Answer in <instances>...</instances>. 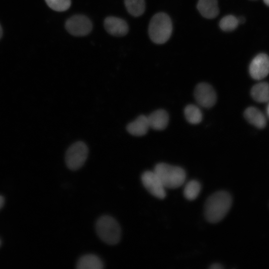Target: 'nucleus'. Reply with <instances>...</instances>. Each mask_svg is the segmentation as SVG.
Masks as SVG:
<instances>
[{"instance_id":"obj_1","label":"nucleus","mask_w":269,"mask_h":269,"mask_svg":"<svg viewBox=\"0 0 269 269\" xmlns=\"http://www.w3.org/2000/svg\"><path fill=\"white\" fill-rule=\"evenodd\" d=\"M231 195L225 191H217L207 199L204 206V215L210 223H216L227 214L232 205Z\"/></svg>"},{"instance_id":"obj_2","label":"nucleus","mask_w":269,"mask_h":269,"mask_svg":"<svg viewBox=\"0 0 269 269\" xmlns=\"http://www.w3.org/2000/svg\"><path fill=\"white\" fill-rule=\"evenodd\" d=\"M173 31L171 18L165 13H159L152 18L149 27L151 40L157 44H163L170 38Z\"/></svg>"},{"instance_id":"obj_3","label":"nucleus","mask_w":269,"mask_h":269,"mask_svg":"<svg viewBox=\"0 0 269 269\" xmlns=\"http://www.w3.org/2000/svg\"><path fill=\"white\" fill-rule=\"evenodd\" d=\"M154 172L158 176L166 188L176 189L183 184L186 180V173L179 167L165 163L157 164Z\"/></svg>"},{"instance_id":"obj_4","label":"nucleus","mask_w":269,"mask_h":269,"mask_svg":"<svg viewBox=\"0 0 269 269\" xmlns=\"http://www.w3.org/2000/svg\"><path fill=\"white\" fill-rule=\"evenodd\" d=\"M96 229L99 238L106 243L115 245L120 241L121 228L113 218L109 216L100 217L96 222Z\"/></svg>"},{"instance_id":"obj_5","label":"nucleus","mask_w":269,"mask_h":269,"mask_svg":"<svg viewBox=\"0 0 269 269\" xmlns=\"http://www.w3.org/2000/svg\"><path fill=\"white\" fill-rule=\"evenodd\" d=\"M89 149L87 145L81 141L73 144L66 155L67 167L72 171H77L85 164L88 156Z\"/></svg>"},{"instance_id":"obj_6","label":"nucleus","mask_w":269,"mask_h":269,"mask_svg":"<svg viewBox=\"0 0 269 269\" xmlns=\"http://www.w3.org/2000/svg\"><path fill=\"white\" fill-rule=\"evenodd\" d=\"M66 28L71 35L82 37L87 36L91 32L92 24L87 17L78 15L68 20L66 23Z\"/></svg>"},{"instance_id":"obj_7","label":"nucleus","mask_w":269,"mask_h":269,"mask_svg":"<svg viewBox=\"0 0 269 269\" xmlns=\"http://www.w3.org/2000/svg\"><path fill=\"white\" fill-rule=\"evenodd\" d=\"M141 179L145 187L153 196L161 199L166 197V188L154 171L144 172Z\"/></svg>"},{"instance_id":"obj_8","label":"nucleus","mask_w":269,"mask_h":269,"mask_svg":"<svg viewBox=\"0 0 269 269\" xmlns=\"http://www.w3.org/2000/svg\"><path fill=\"white\" fill-rule=\"evenodd\" d=\"M194 95L198 105L205 108L213 107L217 101L214 90L206 83L198 84L195 88Z\"/></svg>"},{"instance_id":"obj_9","label":"nucleus","mask_w":269,"mask_h":269,"mask_svg":"<svg viewBox=\"0 0 269 269\" xmlns=\"http://www.w3.org/2000/svg\"><path fill=\"white\" fill-rule=\"evenodd\" d=\"M249 72L252 78L261 80L269 74V57L265 54L257 55L252 61Z\"/></svg>"},{"instance_id":"obj_10","label":"nucleus","mask_w":269,"mask_h":269,"mask_svg":"<svg viewBox=\"0 0 269 269\" xmlns=\"http://www.w3.org/2000/svg\"><path fill=\"white\" fill-rule=\"evenodd\" d=\"M104 27L110 35L116 37H123L127 34L129 27L124 20L114 17H108L104 21Z\"/></svg>"},{"instance_id":"obj_11","label":"nucleus","mask_w":269,"mask_h":269,"mask_svg":"<svg viewBox=\"0 0 269 269\" xmlns=\"http://www.w3.org/2000/svg\"><path fill=\"white\" fill-rule=\"evenodd\" d=\"M147 117L150 127L154 130H163L168 125L169 116L168 113L164 110H156Z\"/></svg>"},{"instance_id":"obj_12","label":"nucleus","mask_w":269,"mask_h":269,"mask_svg":"<svg viewBox=\"0 0 269 269\" xmlns=\"http://www.w3.org/2000/svg\"><path fill=\"white\" fill-rule=\"evenodd\" d=\"M197 8L203 17L208 19L215 18L219 13L217 0H198Z\"/></svg>"},{"instance_id":"obj_13","label":"nucleus","mask_w":269,"mask_h":269,"mask_svg":"<svg viewBox=\"0 0 269 269\" xmlns=\"http://www.w3.org/2000/svg\"><path fill=\"white\" fill-rule=\"evenodd\" d=\"M150 128L148 117L145 115L139 116L136 120L129 123L127 131L132 135L141 137L145 135Z\"/></svg>"},{"instance_id":"obj_14","label":"nucleus","mask_w":269,"mask_h":269,"mask_svg":"<svg viewBox=\"0 0 269 269\" xmlns=\"http://www.w3.org/2000/svg\"><path fill=\"white\" fill-rule=\"evenodd\" d=\"M103 263L97 256L93 254L86 255L81 257L77 263L79 269H102Z\"/></svg>"},{"instance_id":"obj_15","label":"nucleus","mask_w":269,"mask_h":269,"mask_svg":"<svg viewBox=\"0 0 269 269\" xmlns=\"http://www.w3.org/2000/svg\"><path fill=\"white\" fill-rule=\"evenodd\" d=\"M244 116L249 123L258 128H263L266 125L265 116L255 107L247 108L244 112Z\"/></svg>"},{"instance_id":"obj_16","label":"nucleus","mask_w":269,"mask_h":269,"mask_svg":"<svg viewBox=\"0 0 269 269\" xmlns=\"http://www.w3.org/2000/svg\"><path fill=\"white\" fill-rule=\"evenodd\" d=\"M251 95L257 102L264 103L269 101V85L266 83L256 85L252 89Z\"/></svg>"},{"instance_id":"obj_17","label":"nucleus","mask_w":269,"mask_h":269,"mask_svg":"<svg viewBox=\"0 0 269 269\" xmlns=\"http://www.w3.org/2000/svg\"><path fill=\"white\" fill-rule=\"evenodd\" d=\"M184 113L186 120L191 124H198L202 120V113L196 105H187L184 109Z\"/></svg>"},{"instance_id":"obj_18","label":"nucleus","mask_w":269,"mask_h":269,"mask_svg":"<svg viewBox=\"0 0 269 269\" xmlns=\"http://www.w3.org/2000/svg\"><path fill=\"white\" fill-rule=\"evenodd\" d=\"M125 5L129 13L134 17L141 16L145 10L144 0H125Z\"/></svg>"},{"instance_id":"obj_19","label":"nucleus","mask_w":269,"mask_h":269,"mask_svg":"<svg viewBox=\"0 0 269 269\" xmlns=\"http://www.w3.org/2000/svg\"><path fill=\"white\" fill-rule=\"evenodd\" d=\"M201 189V184L198 181L190 180L184 186V196L188 200H193L199 195Z\"/></svg>"},{"instance_id":"obj_20","label":"nucleus","mask_w":269,"mask_h":269,"mask_svg":"<svg viewBox=\"0 0 269 269\" xmlns=\"http://www.w3.org/2000/svg\"><path fill=\"white\" fill-rule=\"evenodd\" d=\"M239 24L238 18L233 15H228L220 20L219 26L223 31L231 32L235 30Z\"/></svg>"},{"instance_id":"obj_21","label":"nucleus","mask_w":269,"mask_h":269,"mask_svg":"<svg viewBox=\"0 0 269 269\" xmlns=\"http://www.w3.org/2000/svg\"><path fill=\"white\" fill-rule=\"evenodd\" d=\"M47 5L53 10L64 12L71 6V0H45Z\"/></svg>"},{"instance_id":"obj_22","label":"nucleus","mask_w":269,"mask_h":269,"mask_svg":"<svg viewBox=\"0 0 269 269\" xmlns=\"http://www.w3.org/2000/svg\"><path fill=\"white\" fill-rule=\"evenodd\" d=\"M224 267L221 264H219L218 263H215L214 264H212L210 267V269H222Z\"/></svg>"},{"instance_id":"obj_23","label":"nucleus","mask_w":269,"mask_h":269,"mask_svg":"<svg viewBox=\"0 0 269 269\" xmlns=\"http://www.w3.org/2000/svg\"><path fill=\"white\" fill-rule=\"evenodd\" d=\"M4 203H5V199L4 197L0 195V209H1L2 208V207L3 206L4 204Z\"/></svg>"},{"instance_id":"obj_24","label":"nucleus","mask_w":269,"mask_h":269,"mask_svg":"<svg viewBox=\"0 0 269 269\" xmlns=\"http://www.w3.org/2000/svg\"><path fill=\"white\" fill-rule=\"evenodd\" d=\"M238 20L239 24L244 23L245 21V18L243 17H241L238 18Z\"/></svg>"},{"instance_id":"obj_25","label":"nucleus","mask_w":269,"mask_h":269,"mask_svg":"<svg viewBox=\"0 0 269 269\" xmlns=\"http://www.w3.org/2000/svg\"><path fill=\"white\" fill-rule=\"evenodd\" d=\"M2 35H3V30L1 25H0V39H1V38H2Z\"/></svg>"},{"instance_id":"obj_26","label":"nucleus","mask_w":269,"mask_h":269,"mask_svg":"<svg viewBox=\"0 0 269 269\" xmlns=\"http://www.w3.org/2000/svg\"><path fill=\"white\" fill-rule=\"evenodd\" d=\"M264 3L268 6H269V0H264Z\"/></svg>"},{"instance_id":"obj_27","label":"nucleus","mask_w":269,"mask_h":269,"mask_svg":"<svg viewBox=\"0 0 269 269\" xmlns=\"http://www.w3.org/2000/svg\"><path fill=\"white\" fill-rule=\"evenodd\" d=\"M267 114L269 117V103L268 104V106L267 107Z\"/></svg>"},{"instance_id":"obj_28","label":"nucleus","mask_w":269,"mask_h":269,"mask_svg":"<svg viewBox=\"0 0 269 269\" xmlns=\"http://www.w3.org/2000/svg\"><path fill=\"white\" fill-rule=\"evenodd\" d=\"M0 245H1V241H0Z\"/></svg>"}]
</instances>
